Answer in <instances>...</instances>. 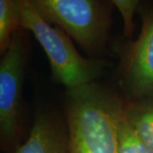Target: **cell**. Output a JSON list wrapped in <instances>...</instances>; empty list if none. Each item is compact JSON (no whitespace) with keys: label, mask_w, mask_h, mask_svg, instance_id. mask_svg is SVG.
<instances>
[{"label":"cell","mask_w":153,"mask_h":153,"mask_svg":"<svg viewBox=\"0 0 153 153\" xmlns=\"http://www.w3.org/2000/svg\"><path fill=\"white\" fill-rule=\"evenodd\" d=\"M68 153H118V129L124 103L91 82L68 90Z\"/></svg>","instance_id":"1"},{"label":"cell","mask_w":153,"mask_h":153,"mask_svg":"<svg viewBox=\"0 0 153 153\" xmlns=\"http://www.w3.org/2000/svg\"><path fill=\"white\" fill-rule=\"evenodd\" d=\"M23 29L17 32L0 62V139L2 146L12 149L21 135L22 84L28 45Z\"/></svg>","instance_id":"4"},{"label":"cell","mask_w":153,"mask_h":153,"mask_svg":"<svg viewBox=\"0 0 153 153\" xmlns=\"http://www.w3.org/2000/svg\"><path fill=\"white\" fill-rule=\"evenodd\" d=\"M118 153H153V149L144 142L128 124L124 111L118 129Z\"/></svg>","instance_id":"9"},{"label":"cell","mask_w":153,"mask_h":153,"mask_svg":"<svg viewBox=\"0 0 153 153\" xmlns=\"http://www.w3.org/2000/svg\"><path fill=\"white\" fill-rule=\"evenodd\" d=\"M46 22L54 24L90 55L102 49L108 38L109 6L97 0H31Z\"/></svg>","instance_id":"3"},{"label":"cell","mask_w":153,"mask_h":153,"mask_svg":"<svg viewBox=\"0 0 153 153\" xmlns=\"http://www.w3.org/2000/svg\"><path fill=\"white\" fill-rule=\"evenodd\" d=\"M123 111L128 124L153 149V96L125 103Z\"/></svg>","instance_id":"7"},{"label":"cell","mask_w":153,"mask_h":153,"mask_svg":"<svg viewBox=\"0 0 153 153\" xmlns=\"http://www.w3.org/2000/svg\"><path fill=\"white\" fill-rule=\"evenodd\" d=\"M18 1L22 29L33 33L44 49L55 82L72 89L94 82L111 66L108 60L84 58L64 31L44 21L31 0Z\"/></svg>","instance_id":"2"},{"label":"cell","mask_w":153,"mask_h":153,"mask_svg":"<svg viewBox=\"0 0 153 153\" xmlns=\"http://www.w3.org/2000/svg\"><path fill=\"white\" fill-rule=\"evenodd\" d=\"M19 1L0 0V51L4 55L14 35L22 30Z\"/></svg>","instance_id":"8"},{"label":"cell","mask_w":153,"mask_h":153,"mask_svg":"<svg viewBox=\"0 0 153 153\" xmlns=\"http://www.w3.org/2000/svg\"><path fill=\"white\" fill-rule=\"evenodd\" d=\"M111 4L121 13L123 20V37L130 38L134 33V14L140 7V3L138 0H113Z\"/></svg>","instance_id":"10"},{"label":"cell","mask_w":153,"mask_h":153,"mask_svg":"<svg viewBox=\"0 0 153 153\" xmlns=\"http://www.w3.org/2000/svg\"><path fill=\"white\" fill-rule=\"evenodd\" d=\"M141 32L122 55L123 82L134 100L153 96V4L142 5Z\"/></svg>","instance_id":"5"},{"label":"cell","mask_w":153,"mask_h":153,"mask_svg":"<svg viewBox=\"0 0 153 153\" xmlns=\"http://www.w3.org/2000/svg\"><path fill=\"white\" fill-rule=\"evenodd\" d=\"M16 153H68L67 129L46 113H38L26 142Z\"/></svg>","instance_id":"6"}]
</instances>
